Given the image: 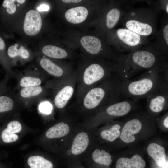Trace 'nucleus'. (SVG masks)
Masks as SVG:
<instances>
[{"mask_svg": "<svg viewBox=\"0 0 168 168\" xmlns=\"http://www.w3.org/2000/svg\"><path fill=\"white\" fill-rule=\"evenodd\" d=\"M166 58L151 44L144 46L127 53H121L113 63V73L122 82L140 72L163 67Z\"/></svg>", "mask_w": 168, "mask_h": 168, "instance_id": "1", "label": "nucleus"}, {"mask_svg": "<svg viewBox=\"0 0 168 168\" xmlns=\"http://www.w3.org/2000/svg\"><path fill=\"white\" fill-rule=\"evenodd\" d=\"M168 65L145 71L133 79L122 82L121 95L128 99L137 101L158 91L162 84L168 81Z\"/></svg>", "mask_w": 168, "mask_h": 168, "instance_id": "2", "label": "nucleus"}, {"mask_svg": "<svg viewBox=\"0 0 168 168\" xmlns=\"http://www.w3.org/2000/svg\"><path fill=\"white\" fill-rule=\"evenodd\" d=\"M86 59L76 71L77 102H79L89 89L109 77L113 72L112 62L101 58Z\"/></svg>", "mask_w": 168, "mask_h": 168, "instance_id": "3", "label": "nucleus"}, {"mask_svg": "<svg viewBox=\"0 0 168 168\" xmlns=\"http://www.w3.org/2000/svg\"><path fill=\"white\" fill-rule=\"evenodd\" d=\"M121 83L122 82L114 73L89 89L79 102L88 110L106 106L116 102L121 95Z\"/></svg>", "mask_w": 168, "mask_h": 168, "instance_id": "4", "label": "nucleus"}, {"mask_svg": "<svg viewBox=\"0 0 168 168\" xmlns=\"http://www.w3.org/2000/svg\"><path fill=\"white\" fill-rule=\"evenodd\" d=\"M158 12L151 6L130 8L125 12L119 22L124 28L141 36L147 37L155 36L157 30Z\"/></svg>", "mask_w": 168, "mask_h": 168, "instance_id": "5", "label": "nucleus"}, {"mask_svg": "<svg viewBox=\"0 0 168 168\" xmlns=\"http://www.w3.org/2000/svg\"><path fill=\"white\" fill-rule=\"evenodd\" d=\"M104 37L111 46L120 53L129 52L151 43L148 37L124 28L109 30L105 34Z\"/></svg>", "mask_w": 168, "mask_h": 168, "instance_id": "6", "label": "nucleus"}, {"mask_svg": "<svg viewBox=\"0 0 168 168\" xmlns=\"http://www.w3.org/2000/svg\"><path fill=\"white\" fill-rule=\"evenodd\" d=\"M80 45L91 59L101 58L114 62L120 54L97 32L96 35H86L78 40Z\"/></svg>", "mask_w": 168, "mask_h": 168, "instance_id": "7", "label": "nucleus"}, {"mask_svg": "<svg viewBox=\"0 0 168 168\" xmlns=\"http://www.w3.org/2000/svg\"><path fill=\"white\" fill-rule=\"evenodd\" d=\"M128 1H114L106 4L96 19L97 32L103 37L107 31L113 30L119 22L126 11Z\"/></svg>", "mask_w": 168, "mask_h": 168, "instance_id": "8", "label": "nucleus"}, {"mask_svg": "<svg viewBox=\"0 0 168 168\" xmlns=\"http://www.w3.org/2000/svg\"><path fill=\"white\" fill-rule=\"evenodd\" d=\"M77 82L76 72L65 78L46 82V84L52 94L53 102L56 108L62 109L66 106L74 94Z\"/></svg>", "mask_w": 168, "mask_h": 168, "instance_id": "9", "label": "nucleus"}, {"mask_svg": "<svg viewBox=\"0 0 168 168\" xmlns=\"http://www.w3.org/2000/svg\"><path fill=\"white\" fill-rule=\"evenodd\" d=\"M38 62L44 73L53 77L54 80L65 78L73 75L76 72L69 65L45 56L40 58Z\"/></svg>", "mask_w": 168, "mask_h": 168, "instance_id": "10", "label": "nucleus"}, {"mask_svg": "<svg viewBox=\"0 0 168 168\" xmlns=\"http://www.w3.org/2000/svg\"><path fill=\"white\" fill-rule=\"evenodd\" d=\"M18 90L14 94L15 96L21 104L26 105L41 101L50 93L46 84L44 86L27 87Z\"/></svg>", "mask_w": 168, "mask_h": 168, "instance_id": "11", "label": "nucleus"}, {"mask_svg": "<svg viewBox=\"0 0 168 168\" xmlns=\"http://www.w3.org/2000/svg\"><path fill=\"white\" fill-rule=\"evenodd\" d=\"M38 71L26 70L17 75L15 90L30 86L42 85L46 80L45 74Z\"/></svg>", "mask_w": 168, "mask_h": 168, "instance_id": "12", "label": "nucleus"}, {"mask_svg": "<svg viewBox=\"0 0 168 168\" xmlns=\"http://www.w3.org/2000/svg\"><path fill=\"white\" fill-rule=\"evenodd\" d=\"M43 24L41 16L35 9L28 10L26 13L23 23L24 33L30 36L37 35L41 30Z\"/></svg>", "mask_w": 168, "mask_h": 168, "instance_id": "13", "label": "nucleus"}, {"mask_svg": "<svg viewBox=\"0 0 168 168\" xmlns=\"http://www.w3.org/2000/svg\"><path fill=\"white\" fill-rule=\"evenodd\" d=\"M165 16L160 28L157 29L154 40L150 44L167 58L168 54V18L166 14Z\"/></svg>", "mask_w": 168, "mask_h": 168, "instance_id": "14", "label": "nucleus"}, {"mask_svg": "<svg viewBox=\"0 0 168 168\" xmlns=\"http://www.w3.org/2000/svg\"><path fill=\"white\" fill-rule=\"evenodd\" d=\"M146 98L150 110L154 113H159L167 105L168 91L159 89Z\"/></svg>", "mask_w": 168, "mask_h": 168, "instance_id": "15", "label": "nucleus"}, {"mask_svg": "<svg viewBox=\"0 0 168 168\" xmlns=\"http://www.w3.org/2000/svg\"><path fill=\"white\" fill-rule=\"evenodd\" d=\"M90 14V10L86 7L79 6L67 9L64 17L68 23L73 24H81L86 20Z\"/></svg>", "mask_w": 168, "mask_h": 168, "instance_id": "16", "label": "nucleus"}, {"mask_svg": "<svg viewBox=\"0 0 168 168\" xmlns=\"http://www.w3.org/2000/svg\"><path fill=\"white\" fill-rule=\"evenodd\" d=\"M142 127V123L137 118L128 121L125 124L121 134L120 138L124 142L129 143L134 141L135 137L134 135L138 133Z\"/></svg>", "mask_w": 168, "mask_h": 168, "instance_id": "17", "label": "nucleus"}, {"mask_svg": "<svg viewBox=\"0 0 168 168\" xmlns=\"http://www.w3.org/2000/svg\"><path fill=\"white\" fill-rule=\"evenodd\" d=\"M7 54L11 66L18 60L24 63L30 59L32 57L29 50L24 46H18L16 44L9 46Z\"/></svg>", "mask_w": 168, "mask_h": 168, "instance_id": "18", "label": "nucleus"}, {"mask_svg": "<svg viewBox=\"0 0 168 168\" xmlns=\"http://www.w3.org/2000/svg\"><path fill=\"white\" fill-rule=\"evenodd\" d=\"M41 52L44 56L54 59H66L71 56L67 49L52 44L44 45L41 49Z\"/></svg>", "mask_w": 168, "mask_h": 168, "instance_id": "19", "label": "nucleus"}, {"mask_svg": "<svg viewBox=\"0 0 168 168\" xmlns=\"http://www.w3.org/2000/svg\"><path fill=\"white\" fill-rule=\"evenodd\" d=\"M19 104L21 103L10 91L0 96V117L12 111Z\"/></svg>", "mask_w": 168, "mask_h": 168, "instance_id": "20", "label": "nucleus"}, {"mask_svg": "<svg viewBox=\"0 0 168 168\" xmlns=\"http://www.w3.org/2000/svg\"><path fill=\"white\" fill-rule=\"evenodd\" d=\"M147 151L159 166L162 167L166 163L165 151L163 147L155 143H152L148 146Z\"/></svg>", "mask_w": 168, "mask_h": 168, "instance_id": "21", "label": "nucleus"}, {"mask_svg": "<svg viewBox=\"0 0 168 168\" xmlns=\"http://www.w3.org/2000/svg\"><path fill=\"white\" fill-rule=\"evenodd\" d=\"M146 166L145 161L138 154L132 158H120L116 162L115 168H144Z\"/></svg>", "mask_w": 168, "mask_h": 168, "instance_id": "22", "label": "nucleus"}, {"mask_svg": "<svg viewBox=\"0 0 168 168\" xmlns=\"http://www.w3.org/2000/svg\"><path fill=\"white\" fill-rule=\"evenodd\" d=\"M89 143L87 133L84 132L78 133L75 137L71 147V151L74 155H79L87 148Z\"/></svg>", "mask_w": 168, "mask_h": 168, "instance_id": "23", "label": "nucleus"}, {"mask_svg": "<svg viewBox=\"0 0 168 168\" xmlns=\"http://www.w3.org/2000/svg\"><path fill=\"white\" fill-rule=\"evenodd\" d=\"M70 128L64 122H59L50 127L46 132L45 135L49 139L61 138L69 133Z\"/></svg>", "mask_w": 168, "mask_h": 168, "instance_id": "24", "label": "nucleus"}, {"mask_svg": "<svg viewBox=\"0 0 168 168\" xmlns=\"http://www.w3.org/2000/svg\"><path fill=\"white\" fill-rule=\"evenodd\" d=\"M24 0H4L0 8V15L9 17L15 14L18 6L24 4Z\"/></svg>", "mask_w": 168, "mask_h": 168, "instance_id": "25", "label": "nucleus"}, {"mask_svg": "<svg viewBox=\"0 0 168 168\" xmlns=\"http://www.w3.org/2000/svg\"><path fill=\"white\" fill-rule=\"evenodd\" d=\"M6 45L4 40L0 35V63L10 77L16 78V74L12 70L6 51Z\"/></svg>", "mask_w": 168, "mask_h": 168, "instance_id": "26", "label": "nucleus"}, {"mask_svg": "<svg viewBox=\"0 0 168 168\" xmlns=\"http://www.w3.org/2000/svg\"><path fill=\"white\" fill-rule=\"evenodd\" d=\"M30 168H54V165L50 161L40 156L29 157L27 160Z\"/></svg>", "mask_w": 168, "mask_h": 168, "instance_id": "27", "label": "nucleus"}, {"mask_svg": "<svg viewBox=\"0 0 168 168\" xmlns=\"http://www.w3.org/2000/svg\"><path fill=\"white\" fill-rule=\"evenodd\" d=\"M92 157L93 162L96 164L109 166L112 162L111 156L104 150L96 149L93 152Z\"/></svg>", "mask_w": 168, "mask_h": 168, "instance_id": "28", "label": "nucleus"}, {"mask_svg": "<svg viewBox=\"0 0 168 168\" xmlns=\"http://www.w3.org/2000/svg\"><path fill=\"white\" fill-rule=\"evenodd\" d=\"M121 126L119 124L113 125L109 130L102 131L100 133L101 138L107 141L112 142L118 138L120 134L119 129Z\"/></svg>", "mask_w": 168, "mask_h": 168, "instance_id": "29", "label": "nucleus"}, {"mask_svg": "<svg viewBox=\"0 0 168 168\" xmlns=\"http://www.w3.org/2000/svg\"><path fill=\"white\" fill-rule=\"evenodd\" d=\"M1 137L3 141L6 143L14 142L18 138L17 134L11 132L7 128L2 131Z\"/></svg>", "mask_w": 168, "mask_h": 168, "instance_id": "30", "label": "nucleus"}, {"mask_svg": "<svg viewBox=\"0 0 168 168\" xmlns=\"http://www.w3.org/2000/svg\"><path fill=\"white\" fill-rule=\"evenodd\" d=\"M6 128L13 133H18L21 130L22 126L19 121L13 120L7 124Z\"/></svg>", "mask_w": 168, "mask_h": 168, "instance_id": "31", "label": "nucleus"}, {"mask_svg": "<svg viewBox=\"0 0 168 168\" xmlns=\"http://www.w3.org/2000/svg\"><path fill=\"white\" fill-rule=\"evenodd\" d=\"M152 7L156 9L158 12L160 11H163L166 14H168V0H159L153 4Z\"/></svg>", "mask_w": 168, "mask_h": 168, "instance_id": "32", "label": "nucleus"}, {"mask_svg": "<svg viewBox=\"0 0 168 168\" xmlns=\"http://www.w3.org/2000/svg\"><path fill=\"white\" fill-rule=\"evenodd\" d=\"M40 102L38 106L40 111L45 114H50L52 109V104L47 101H41Z\"/></svg>", "mask_w": 168, "mask_h": 168, "instance_id": "33", "label": "nucleus"}, {"mask_svg": "<svg viewBox=\"0 0 168 168\" xmlns=\"http://www.w3.org/2000/svg\"><path fill=\"white\" fill-rule=\"evenodd\" d=\"M10 77V76L6 74L4 78L0 81V96L9 91L7 87V83Z\"/></svg>", "mask_w": 168, "mask_h": 168, "instance_id": "34", "label": "nucleus"}, {"mask_svg": "<svg viewBox=\"0 0 168 168\" xmlns=\"http://www.w3.org/2000/svg\"><path fill=\"white\" fill-rule=\"evenodd\" d=\"M61 1L66 4H77L82 2L81 0H62Z\"/></svg>", "mask_w": 168, "mask_h": 168, "instance_id": "35", "label": "nucleus"}, {"mask_svg": "<svg viewBox=\"0 0 168 168\" xmlns=\"http://www.w3.org/2000/svg\"><path fill=\"white\" fill-rule=\"evenodd\" d=\"M49 9V6L46 4H41L38 7V10L39 11H47Z\"/></svg>", "mask_w": 168, "mask_h": 168, "instance_id": "36", "label": "nucleus"}, {"mask_svg": "<svg viewBox=\"0 0 168 168\" xmlns=\"http://www.w3.org/2000/svg\"><path fill=\"white\" fill-rule=\"evenodd\" d=\"M163 124L166 128H168V116H166L164 119L163 120Z\"/></svg>", "mask_w": 168, "mask_h": 168, "instance_id": "37", "label": "nucleus"}, {"mask_svg": "<svg viewBox=\"0 0 168 168\" xmlns=\"http://www.w3.org/2000/svg\"><path fill=\"white\" fill-rule=\"evenodd\" d=\"M162 167L163 168H168V162H166L165 165Z\"/></svg>", "mask_w": 168, "mask_h": 168, "instance_id": "38", "label": "nucleus"}, {"mask_svg": "<svg viewBox=\"0 0 168 168\" xmlns=\"http://www.w3.org/2000/svg\"><path fill=\"white\" fill-rule=\"evenodd\" d=\"M78 167H76L75 168H85L84 167H82V166H77Z\"/></svg>", "mask_w": 168, "mask_h": 168, "instance_id": "39", "label": "nucleus"}]
</instances>
